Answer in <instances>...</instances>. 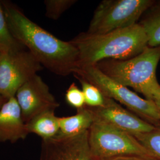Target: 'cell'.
<instances>
[{
	"label": "cell",
	"instance_id": "obj_1",
	"mask_svg": "<svg viewBox=\"0 0 160 160\" xmlns=\"http://www.w3.org/2000/svg\"><path fill=\"white\" fill-rule=\"evenodd\" d=\"M1 3L12 36L42 65L61 76L74 73L77 68L79 52L71 41L58 39L30 20L12 2Z\"/></svg>",
	"mask_w": 160,
	"mask_h": 160
},
{
	"label": "cell",
	"instance_id": "obj_2",
	"mask_svg": "<svg viewBox=\"0 0 160 160\" xmlns=\"http://www.w3.org/2000/svg\"><path fill=\"white\" fill-rule=\"evenodd\" d=\"M71 42L79 52L77 68L95 66L106 59L133 57L148 46V39L141 24L101 34L81 33Z\"/></svg>",
	"mask_w": 160,
	"mask_h": 160
},
{
	"label": "cell",
	"instance_id": "obj_3",
	"mask_svg": "<svg viewBox=\"0 0 160 160\" xmlns=\"http://www.w3.org/2000/svg\"><path fill=\"white\" fill-rule=\"evenodd\" d=\"M160 61V46H147L133 57L122 60L106 59L96 66L110 79L143 94L150 100L152 92L160 84L156 71Z\"/></svg>",
	"mask_w": 160,
	"mask_h": 160
},
{
	"label": "cell",
	"instance_id": "obj_4",
	"mask_svg": "<svg viewBox=\"0 0 160 160\" xmlns=\"http://www.w3.org/2000/svg\"><path fill=\"white\" fill-rule=\"evenodd\" d=\"M89 144L96 160H110L122 157H137L157 160L131 134L98 121L89 130Z\"/></svg>",
	"mask_w": 160,
	"mask_h": 160
},
{
	"label": "cell",
	"instance_id": "obj_5",
	"mask_svg": "<svg viewBox=\"0 0 160 160\" xmlns=\"http://www.w3.org/2000/svg\"><path fill=\"white\" fill-rule=\"evenodd\" d=\"M73 74L77 79L96 86L104 96L123 104L134 114L160 129V110L153 102L139 97L128 87L110 79L96 66L76 69Z\"/></svg>",
	"mask_w": 160,
	"mask_h": 160
},
{
	"label": "cell",
	"instance_id": "obj_6",
	"mask_svg": "<svg viewBox=\"0 0 160 160\" xmlns=\"http://www.w3.org/2000/svg\"><path fill=\"white\" fill-rule=\"evenodd\" d=\"M154 0H104L97 6L87 33L104 34L138 23Z\"/></svg>",
	"mask_w": 160,
	"mask_h": 160
},
{
	"label": "cell",
	"instance_id": "obj_7",
	"mask_svg": "<svg viewBox=\"0 0 160 160\" xmlns=\"http://www.w3.org/2000/svg\"><path fill=\"white\" fill-rule=\"evenodd\" d=\"M42 65L26 48L10 53H0V96L8 100L37 74Z\"/></svg>",
	"mask_w": 160,
	"mask_h": 160
},
{
	"label": "cell",
	"instance_id": "obj_8",
	"mask_svg": "<svg viewBox=\"0 0 160 160\" xmlns=\"http://www.w3.org/2000/svg\"><path fill=\"white\" fill-rule=\"evenodd\" d=\"M16 98L25 123L47 110H55L59 104L39 75H34L17 91Z\"/></svg>",
	"mask_w": 160,
	"mask_h": 160
},
{
	"label": "cell",
	"instance_id": "obj_9",
	"mask_svg": "<svg viewBox=\"0 0 160 160\" xmlns=\"http://www.w3.org/2000/svg\"><path fill=\"white\" fill-rule=\"evenodd\" d=\"M87 108L92 112L94 120L113 126L133 136L152 131L158 128L137 114L124 109L114 100L106 96L103 106Z\"/></svg>",
	"mask_w": 160,
	"mask_h": 160
},
{
	"label": "cell",
	"instance_id": "obj_10",
	"mask_svg": "<svg viewBox=\"0 0 160 160\" xmlns=\"http://www.w3.org/2000/svg\"><path fill=\"white\" fill-rule=\"evenodd\" d=\"M89 131L77 136L57 135L42 141L39 160H96L89 144Z\"/></svg>",
	"mask_w": 160,
	"mask_h": 160
},
{
	"label": "cell",
	"instance_id": "obj_11",
	"mask_svg": "<svg viewBox=\"0 0 160 160\" xmlns=\"http://www.w3.org/2000/svg\"><path fill=\"white\" fill-rule=\"evenodd\" d=\"M28 135L16 97L7 100L0 108V142L15 143Z\"/></svg>",
	"mask_w": 160,
	"mask_h": 160
},
{
	"label": "cell",
	"instance_id": "obj_12",
	"mask_svg": "<svg viewBox=\"0 0 160 160\" xmlns=\"http://www.w3.org/2000/svg\"><path fill=\"white\" fill-rule=\"evenodd\" d=\"M94 121L92 112L86 106L77 110L75 115L59 118V132L57 135L70 137L82 134L90 130Z\"/></svg>",
	"mask_w": 160,
	"mask_h": 160
},
{
	"label": "cell",
	"instance_id": "obj_13",
	"mask_svg": "<svg viewBox=\"0 0 160 160\" xmlns=\"http://www.w3.org/2000/svg\"><path fill=\"white\" fill-rule=\"evenodd\" d=\"M26 129L30 133H34L46 141L55 137L59 132V118L55 110H47L35 116L26 123Z\"/></svg>",
	"mask_w": 160,
	"mask_h": 160
},
{
	"label": "cell",
	"instance_id": "obj_14",
	"mask_svg": "<svg viewBox=\"0 0 160 160\" xmlns=\"http://www.w3.org/2000/svg\"><path fill=\"white\" fill-rule=\"evenodd\" d=\"M138 23L143 28L148 37V46H160V1H155Z\"/></svg>",
	"mask_w": 160,
	"mask_h": 160
},
{
	"label": "cell",
	"instance_id": "obj_15",
	"mask_svg": "<svg viewBox=\"0 0 160 160\" xmlns=\"http://www.w3.org/2000/svg\"><path fill=\"white\" fill-rule=\"evenodd\" d=\"M26 49L12 34L6 19V15L0 2V53L6 54Z\"/></svg>",
	"mask_w": 160,
	"mask_h": 160
},
{
	"label": "cell",
	"instance_id": "obj_16",
	"mask_svg": "<svg viewBox=\"0 0 160 160\" xmlns=\"http://www.w3.org/2000/svg\"><path fill=\"white\" fill-rule=\"evenodd\" d=\"M82 86V91L85 97L86 106L89 108H99L104 104L106 96L92 83L83 79H78Z\"/></svg>",
	"mask_w": 160,
	"mask_h": 160
},
{
	"label": "cell",
	"instance_id": "obj_17",
	"mask_svg": "<svg viewBox=\"0 0 160 160\" xmlns=\"http://www.w3.org/2000/svg\"><path fill=\"white\" fill-rule=\"evenodd\" d=\"M152 155L157 160H160V129L134 136Z\"/></svg>",
	"mask_w": 160,
	"mask_h": 160
},
{
	"label": "cell",
	"instance_id": "obj_18",
	"mask_svg": "<svg viewBox=\"0 0 160 160\" xmlns=\"http://www.w3.org/2000/svg\"><path fill=\"white\" fill-rule=\"evenodd\" d=\"M77 2L75 0H46V17L57 20L64 12Z\"/></svg>",
	"mask_w": 160,
	"mask_h": 160
},
{
	"label": "cell",
	"instance_id": "obj_19",
	"mask_svg": "<svg viewBox=\"0 0 160 160\" xmlns=\"http://www.w3.org/2000/svg\"><path fill=\"white\" fill-rule=\"evenodd\" d=\"M65 100L69 106L77 110L82 109L86 106L84 93L74 82L72 83L67 89L65 93Z\"/></svg>",
	"mask_w": 160,
	"mask_h": 160
},
{
	"label": "cell",
	"instance_id": "obj_20",
	"mask_svg": "<svg viewBox=\"0 0 160 160\" xmlns=\"http://www.w3.org/2000/svg\"><path fill=\"white\" fill-rule=\"evenodd\" d=\"M149 100L153 102L160 110V84L154 90Z\"/></svg>",
	"mask_w": 160,
	"mask_h": 160
},
{
	"label": "cell",
	"instance_id": "obj_21",
	"mask_svg": "<svg viewBox=\"0 0 160 160\" xmlns=\"http://www.w3.org/2000/svg\"><path fill=\"white\" fill-rule=\"evenodd\" d=\"M110 160H148L137 157H122Z\"/></svg>",
	"mask_w": 160,
	"mask_h": 160
},
{
	"label": "cell",
	"instance_id": "obj_22",
	"mask_svg": "<svg viewBox=\"0 0 160 160\" xmlns=\"http://www.w3.org/2000/svg\"><path fill=\"white\" fill-rule=\"evenodd\" d=\"M6 100H7L5 99L4 98H3L2 96H0V108H1V106H2V104L4 103V102H6Z\"/></svg>",
	"mask_w": 160,
	"mask_h": 160
}]
</instances>
